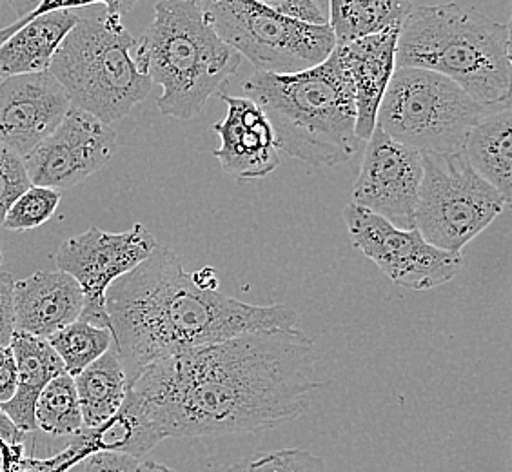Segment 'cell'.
Segmentation results:
<instances>
[{
	"label": "cell",
	"instance_id": "30",
	"mask_svg": "<svg viewBox=\"0 0 512 472\" xmlns=\"http://www.w3.org/2000/svg\"><path fill=\"white\" fill-rule=\"evenodd\" d=\"M140 460L120 453L89 454L68 472H137Z\"/></svg>",
	"mask_w": 512,
	"mask_h": 472
},
{
	"label": "cell",
	"instance_id": "18",
	"mask_svg": "<svg viewBox=\"0 0 512 472\" xmlns=\"http://www.w3.org/2000/svg\"><path fill=\"white\" fill-rule=\"evenodd\" d=\"M10 347L17 364V389L8 404L0 405V411L10 418L20 433H33L37 431L35 407L40 393L53 378L66 373V369L48 340L13 333Z\"/></svg>",
	"mask_w": 512,
	"mask_h": 472
},
{
	"label": "cell",
	"instance_id": "4",
	"mask_svg": "<svg viewBox=\"0 0 512 472\" xmlns=\"http://www.w3.org/2000/svg\"><path fill=\"white\" fill-rule=\"evenodd\" d=\"M394 68L453 80L478 104L511 100V26L458 4L422 6L402 26Z\"/></svg>",
	"mask_w": 512,
	"mask_h": 472
},
{
	"label": "cell",
	"instance_id": "32",
	"mask_svg": "<svg viewBox=\"0 0 512 472\" xmlns=\"http://www.w3.org/2000/svg\"><path fill=\"white\" fill-rule=\"evenodd\" d=\"M91 6H95V2H48V0H40L39 6L35 8V10L30 11V13H26V15H22V17H17V19L11 22L10 26H6V28H2L0 30V48L8 42V40L17 33V31L22 30L28 22L35 19V17H39V15H44V13H51V11L62 10V8H75V10H86V8H91Z\"/></svg>",
	"mask_w": 512,
	"mask_h": 472
},
{
	"label": "cell",
	"instance_id": "36",
	"mask_svg": "<svg viewBox=\"0 0 512 472\" xmlns=\"http://www.w3.org/2000/svg\"><path fill=\"white\" fill-rule=\"evenodd\" d=\"M137 472H175L169 469L164 463L151 462V460H140Z\"/></svg>",
	"mask_w": 512,
	"mask_h": 472
},
{
	"label": "cell",
	"instance_id": "33",
	"mask_svg": "<svg viewBox=\"0 0 512 472\" xmlns=\"http://www.w3.org/2000/svg\"><path fill=\"white\" fill-rule=\"evenodd\" d=\"M17 389V364L11 347H0V405L8 404Z\"/></svg>",
	"mask_w": 512,
	"mask_h": 472
},
{
	"label": "cell",
	"instance_id": "20",
	"mask_svg": "<svg viewBox=\"0 0 512 472\" xmlns=\"http://www.w3.org/2000/svg\"><path fill=\"white\" fill-rule=\"evenodd\" d=\"M462 155L509 206L512 202L511 102L485 115L471 129L463 142Z\"/></svg>",
	"mask_w": 512,
	"mask_h": 472
},
{
	"label": "cell",
	"instance_id": "31",
	"mask_svg": "<svg viewBox=\"0 0 512 472\" xmlns=\"http://www.w3.org/2000/svg\"><path fill=\"white\" fill-rule=\"evenodd\" d=\"M13 287V276L8 271H0V347H10L11 338L15 333Z\"/></svg>",
	"mask_w": 512,
	"mask_h": 472
},
{
	"label": "cell",
	"instance_id": "6",
	"mask_svg": "<svg viewBox=\"0 0 512 472\" xmlns=\"http://www.w3.org/2000/svg\"><path fill=\"white\" fill-rule=\"evenodd\" d=\"M99 17H80L51 60L50 73L57 79L69 104L100 122L128 117L148 99L153 82L142 75L133 59L135 39L122 24L133 2H102Z\"/></svg>",
	"mask_w": 512,
	"mask_h": 472
},
{
	"label": "cell",
	"instance_id": "5",
	"mask_svg": "<svg viewBox=\"0 0 512 472\" xmlns=\"http://www.w3.org/2000/svg\"><path fill=\"white\" fill-rule=\"evenodd\" d=\"M133 50L138 71L162 88L160 113L178 120L197 117L242 64L195 0L157 2L153 22Z\"/></svg>",
	"mask_w": 512,
	"mask_h": 472
},
{
	"label": "cell",
	"instance_id": "28",
	"mask_svg": "<svg viewBox=\"0 0 512 472\" xmlns=\"http://www.w3.org/2000/svg\"><path fill=\"white\" fill-rule=\"evenodd\" d=\"M31 187L24 158L0 146V226L15 200Z\"/></svg>",
	"mask_w": 512,
	"mask_h": 472
},
{
	"label": "cell",
	"instance_id": "19",
	"mask_svg": "<svg viewBox=\"0 0 512 472\" xmlns=\"http://www.w3.org/2000/svg\"><path fill=\"white\" fill-rule=\"evenodd\" d=\"M79 10L44 13L28 22L0 48V79L50 71L51 60L80 20Z\"/></svg>",
	"mask_w": 512,
	"mask_h": 472
},
{
	"label": "cell",
	"instance_id": "3",
	"mask_svg": "<svg viewBox=\"0 0 512 472\" xmlns=\"http://www.w3.org/2000/svg\"><path fill=\"white\" fill-rule=\"evenodd\" d=\"M244 97L266 113L276 148L315 168L349 162L360 148L355 91L338 50L296 75L253 73Z\"/></svg>",
	"mask_w": 512,
	"mask_h": 472
},
{
	"label": "cell",
	"instance_id": "15",
	"mask_svg": "<svg viewBox=\"0 0 512 472\" xmlns=\"http://www.w3.org/2000/svg\"><path fill=\"white\" fill-rule=\"evenodd\" d=\"M220 99L227 104V115L213 126L220 138L213 155L237 180L269 177L280 166V155L266 113L246 97L220 93Z\"/></svg>",
	"mask_w": 512,
	"mask_h": 472
},
{
	"label": "cell",
	"instance_id": "8",
	"mask_svg": "<svg viewBox=\"0 0 512 472\" xmlns=\"http://www.w3.org/2000/svg\"><path fill=\"white\" fill-rule=\"evenodd\" d=\"M200 8L220 40L258 73L296 75L322 64L336 48L329 24H298L264 2L202 0Z\"/></svg>",
	"mask_w": 512,
	"mask_h": 472
},
{
	"label": "cell",
	"instance_id": "29",
	"mask_svg": "<svg viewBox=\"0 0 512 472\" xmlns=\"http://www.w3.org/2000/svg\"><path fill=\"white\" fill-rule=\"evenodd\" d=\"M269 10L298 24L306 26H327L329 24V4L318 0H267Z\"/></svg>",
	"mask_w": 512,
	"mask_h": 472
},
{
	"label": "cell",
	"instance_id": "2",
	"mask_svg": "<svg viewBox=\"0 0 512 472\" xmlns=\"http://www.w3.org/2000/svg\"><path fill=\"white\" fill-rule=\"evenodd\" d=\"M106 313L128 387L160 360L249 333L295 329L298 318L284 304H246L200 289L166 246L111 284Z\"/></svg>",
	"mask_w": 512,
	"mask_h": 472
},
{
	"label": "cell",
	"instance_id": "37",
	"mask_svg": "<svg viewBox=\"0 0 512 472\" xmlns=\"http://www.w3.org/2000/svg\"><path fill=\"white\" fill-rule=\"evenodd\" d=\"M0 264H2V249H0Z\"/></svg>",
	"mask_w": 512,
	"mask_h": 472
},
{
	"label": "cell",
	"instance_id": "23",
	"mask_svg": "<svg viewBox=\"0 0 512 472\" xmlns=\"http://www.w3.org/2000/svg\"><path fill=\"white\" fill-rule=\"evenodd\" d=\"M35 423L42 433L59 438H73L84 429L73 376L62 373L46 385L37 400Z\"/></svg>",
	"mask_w": 512,
	"mask_h": 472
},
{
	"label": "cell",
	"instance_id": "27",
	"mask_svg": "<svg viewBox=\"0 0 512 472\" xmlns=\"http://www.w3.org/2000/svg\"><path fill=\"white\" fill-rule=\"evenodd\" d=\"M227 472H325V463L320 456L304 449H284L256 460L237 463Z\"/></svg>",
	"mask_w": 512,
	"mask_h": 472
},
{
	"label": "cell",
	"instance_id": "11",
	"mask_svg": "<svg viewBox=\"0 0 512 472\" xmlns=\"http://www.w3.org/2000/svg\"><path fill=\"white\" fill-rule=\"evenodd\" d=\"M158 242L144 224L124 233H108L91 227L82 235L71 236L60 244L55 255L57 269L71 276L84 295V309L79 320L109 329L106 293L120 276L140 266Z\"/></svg>",
	"mask_w": 512,
	"mask_h": 472
},
{
	"label": "cell",
	"instance_id": "25",
	"mask_svg": "<svg viewBox=\"0 0 512 472\" xmlns=\"http://www.w3.org/2000/svg\"><path fill=\"white\" fill-rule=\"evenodd\" d=\"M89 454L88 445L79 436H73L62 453L44 460L26 456L24 443L6 445L0 442V472H68Z\"/></svg>",
	"mask_w": 512,
	"mask_h": 472
},
{
	"label": "cell",
	"instance_id": "22",
	"mask_svg": "<svg viewBox=\"0 0 512 472\" xmlns=\"http://www.w3.org/2000/svg\"><path fill=\"white\" fill-rule=\"evenodd\" d=\"M84 429H95L119 413L128 394V380L115 347L73 378Z\"/></svg>",
	"mask_w": 512,
	"mask_h": 472
},
{
	"label": "cell",
	"instance_id": "26",
	"mask_svg": "<svg viewBox=\"0 0 512 472\" xmlns=\"http://www.w3.org/2000/svg\"><path fill=\"white\" fill-rule=\"evenodd\" d=\"M60 191L48 187L31 186L22 193L15 204L8 209L2 220V227L8 231L22 233L46 224L55 215L60 204Z\"/></svg>",
	"mask_w": 512,
	"mask_h": 472
},
{
	"label": "cell",
	"instance_id": "24",
	"mask_svg": "<svg viewBox=\"0 0 512 472\" xmlns=\"http://www.w3.org/2000/svg\"><path fill=\"white\" fill-rule=\"evenodd\" d=\"M48 344L59 354L66 373L75 378L102 354L108 353L113 347V335L109 329L77 320L50 336Z\"/></svg>",
	"mask_w": 512,
	"mask_h": 472
},
{
	"label": "cell",
	"instance_id": "9",
	"mask_svg": "<svg viewBox=\"0 0 512 472\" xmlns=\"http://www.w3.org/2000/svg\"><path fill=\"white\" fill-rule=\"evenodd\" d=\"M424 177L414 209V229L447 253L463 247L500 217L507 202L462 153H420Z\"/></svg>",
	"mask_w": 512,
	"mask_h": 472
},
{
	"label": "cell",
	"instance_id": "16",
	"mask_svg": "<svg viewBox=\"0 0 512 472\" xmlns=\"http://www.w3.org/2000/svg\"><path fill=\"white\" fill-rule=\"evenodd\" d=\"M82 309V289L59 269L35 271L17 280L13 287L15 333L48 340L66 325L77 322Z\"/></svg>",
	"mask_w": 512,
	"mask_h": 472
},
{
	"label": "cell",
	"instance_id": "7",
	"mask_svg": "<svg viewBox=\"0 0 512 472\" xmlns=\"http://www.w3.org/2000/svg\"><path fill=\"white\" fill-rule=\"evenodd\" d=\"M503 104H478L453 80L427 69H394L376 128L418 153H462L471 129Z\"/></svg>",
	"mask_w": 512,
	"mask_h": 472
},
{
	"label": "cell",
	"instance_id": "17",
	"mask_svg": "<svg viewBox=\"0 0 512 472\" xmlns=\"http://www.w3.org/2000/svg\"><path fill=\"white\" fill-rule=\"evenodd\" d=\"M398 37L400 31H387L336 48L355 91L356 137L360 142L375 133L378 108L396 69Z\"/></svg>",
	"mask_w": 512,
	"mask_h": 472
},
{
	"label": "cell",
	"instance_id": "14",
	"mask_svg": "<svg viewBox=\"0 0 512 472\" xmlns=\"http://www.w3.org/2000/svg\"><path fill=\"white\" fill-rule=\"evenodd\" d=\"M71 104L50 71L0 82V146L26 158L57 129Z\"/></svg>",
	"mask_w": 512,
	"mask_h": 472
},
{
	"label": "cell",
	"instance_id": "10",
	"mask_svg": "<svg viewBox=\"0 0 512 472\" xmlns=\"http://www.w3.org/2000/svg\"><path fill=\"white\" fill-rule=\"evenodd\" d=\"M344 222L353 246L396 286L427 291L462 271V255L436 249L418 229H398L355 204L345 207Z\"/></svg>",
	"mask_w": 512,
	"mask_h": 472
},
{
	"label": "cell",
	"instance_id": "1",
	"mask_svg": "<svg viewBox=\"0 0 512 472\" xmlns=\"http://www.w3.org/2000/svg\"><path fill=\"white\" fill-rule=\"evenodd\" d=\"M316 358L298 329L249 333L149 365L128 394L160 442L256 433L306 413Z\"/></svg>",
	"mask_w": 512,
	"mask_h": 472
},
{
	"label": "cell",
	"instance_id": "35",
	"mask_svg": "<svg viewBox=\"0 0 512 472\" xmlns=\"http://www.w3.org/2000/svg\"><path fill=\"white\" fill-rule=\"evenodd\" d=\"M191 276H193V282H195L200 289L218 291L220 282H218V276L213 267H204V269H200L197 273H191Z\"/></svg>",
	"mask_w": 512,
	"mask_h": 472
},
{
	"label": "cell",
	"instance_id": "34",
	"mask_svg": "<svg viewBox=\"0 0 512 472\" xmlns=\"http://www.w3.org/2000/svg\"><path fill=\"white\" fill-rule=\"evenodd\" d=\"M26 434L20 433L19 429L11 423L10 418L0 411V442L6 445H20L24 443Z\"/></svg>",
	"mask_w": 512,
	"mask_h": 472
},
{
	"label": "cell",
	"instance_id": "21",
	"mask_svg": "<svg viewBox=\"0 0 512 472\" xmlns=\"http://www.w3.org/2000/svg\"><path fill=\"white\" fill-rule=\"evenodd\" d=\"M327 4L336 48L387 31H402L414 10L409 0H331Z\"/></svg>",
	"mask_w": 512,
	"mask_h": 472
},
{
	"label": "cell",
	"instance_id": "13",
	"mask_svg": "<svg viewBox=\"0 0 512 472\" xmlns=\"http://www.w3.org/2000/svg\"><path fill=\"white\" fill-rule=\"evenodd\" d=\"M422 177V155L376 128L367 140L353 189V204L398 229H414V209Z\"/></svg>",
	"mask_w": 512,
	"mask_h": 472
},
{
	"label": "cell",
	"instance_id": "12",
	"mask_svg": "<svg viewBox=\"0 0 512 472\" xmlns=\"http://www.w3.org/2000/svg\"><path fill=\"white\" fill-rule=\"evenodd\" d=\"M117 148L111 126L69 108L57 129L24 158L31 186L71 189L104 168Z\"/></svg>",
	"mask_w": 512,
	"mask_h": 472
}]
</instances>
